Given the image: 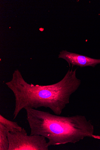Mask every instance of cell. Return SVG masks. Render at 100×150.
<instances>
[{
    "instance_id": "7a4b0ae2",
    "label": "cell",
    "mask_w": 100,
    "mask_h": 150,
    "mask_svg": "<svg viewBox=\"0 0 100 150\" xmlns=\"http://www.w3.org/2000/svg\"><path fill=\"white\" fill-rule=\"evenodd\" d=\"M24 109L30 135L44 136L48 140L49 146L74 144L87 137L100 139V136L94 134V127L84 116L65 117L28 106Z\"/></svg>"
},
{
    "instance_id": "3957f363",
    "label": "cell",
    "mask_w": 100,
    "mask_h": 150,
    "mask_svg": "<svg viewBox=\"0 0 100 150\" xmlns=\"http://www.w3.org/2000/svg\"><path fill=\"white\" fill-rule=\"evenodd\" d=\"M9 150H48L46 138L43 136L34 134L28 135L24 128L15 133L8 132Z\"/></svg>"
},
{
    "instance_id": "8992f818",
    "label": "cell",
    "mask_w": 100,
    "mask_h": 150,
    "mask_svg": "<svg viewBox=\"0 0 100 150\" xmlns=\"http://www.w3.org/2000/svg\"><path fill=\"white\" fill-rule=\"evenodd\" d=\"M8 132L6 127L0 123V150H9V143L7 136Z\"/></svg>"
},
{
    "instance_id": "5b68a950",
    "label": "cell",
    "mask_w": 100,
    "mask_h": 150,
    "mask_svg": "<svg viewBox=\"0 0 100 150\" xmlns=\"http://www.w3.org/2000/svg\"><path fill=\"white\" fill-rule=\"evenodd\" d=\"M0 123L3 124L9 132L11 133L21 131L23 129L19 125L17 122L9 120L1 115H0Z\"/></svg>"
},
{
    "instance_id": "6da1fadb",
    "label": "cell",
    "mask_w": 100,
    "mask_h": 150,
    "mask_svg": "<svg viewBox=\"0 0 100 150\" xmlns=\"http://www.w3.org/2000/svg\"><path fill=\"white\" fill-rule=\"evenodd\" d=\"M77 70L69 69L58 82L46 86L28 83L19 70L14 71L11 80L5 83L15 98L13 119L27 106L35 109L49 108L55 115H60L69 103L71 95L81 84V80L76 76Z\"/></svg>"
},
{
    "instance_id": "277c9868",
    "label": "cell",
    "mask_w": 100,
    "mask_h": 150,
    "mask_svg": "<svg viewBox=\"0 0 100 150\" xmlns=\"http://www.w3.org/2000/svg\"><path fill=\"white\" fill-rule=\"evenodd\" d=\"M58 58L65 60L70 67L71 65L72 67L77 66L81 67L89 66L94 68L100 64V59L91 58L78 54L69 52L66 50L60 52Z\"/></svg>"
}]
</instances>
